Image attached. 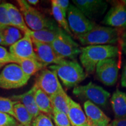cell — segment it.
Wrapping results in <instances>:
<instances>
[{
  "label": "cell",
  "instance_id": "cell-37",
  "mask_svg": "<svg viewBox=\"0 0 126 126\" xmlns=\"http://www.w3.org/2000/svg\"><path fill=\"white\" fill-rule=\"evenodd\" d=\"M89 126H108V123H89Z\"/></svg>",
  "mask_w": 126,
  "mask_h": 126
},
{
  "label": "cell",
  "instance_id": "cell-20",
  "mask_svg": "<svg viewBox=\"0 0 126 126\" xmlns=\"http://www.w3.org/2000/svg\"><path fill=\"white\" fill-rule=\"evenodd\" d=\"M61 29V28L57 26L53 29H44L36 31L31 30L29 34L32 40L51 45Z\"/></svg>",
  "mask_w": 126,
  "mask_h": 126
},
{
  "label": "cell",
  "instance_id": "cell-13",
  "mask_svg": "<svg viewBox=\"0 0 126 126\" xmlns=\"http://www.w3.org/2000/svg\"><path fill=\"white\" fill-rule=\"evenodd\" d=\"M32 42L37 60L46 67L49 64H59L64 59L54 51L50 44L41 43L33 40Z\"/></svg>",
  "mask_w": 126,
  "mask_h": 126
},
{
  "label": "cell",
  "instance_id": "cell-10",
  "mask_svg": "<svg viewBox=\"0 0 126 126\" xmlns=\"http://www.w3.org/2000/svg\"><path fill=\"white\" fill-rule=\"evenodd\" d=\"M34 85L49 96L63 89L56 72L47 68L41 70Z\"/></svg>",
  "mask_w": 126,
  "mask_h": 126
},
{
  "label": "cell",
  "instance_id": "cell-6",
  "mask_svg": "<svg viewBox=\"0 0 126 126\" xmlns=\"http://www.w3.org/2000/svg\"><path fill=\"white\" fill-rule=\"evenodd\" d=\"M72 93L77 97L87 99L96 106H106L110 94L101 86L92 82L85 85H78L74 88Z\"/></svg>",
  "mask_w": 126,
  "mask_h": 126
},
{
  "label": "cell",
  "instance_id": "cell-9",
  "mask_svg": "<svg viewBox=\"0 0 126 126\" xmlns=\"http://www.w3.org/2000/svg\"><path fill=\"white\" fill-rule=\"evenodd\" d=\"M119 67L115 58L101 61L96 67L98 79L106 86L114 85L117 82Z\"/></svg>",
  "mask_w": 126,
  "mask_h": 126
},
{
  "label": "cell",
  "instance_id": "cell-8",
  "mask_svg": "<svg viewBox=\"0 0 126 126\" xmlns=\"http://www.w3.org/2000/svg\"><path fill=\"white\" fill-rule=\"evenodd\" d=\"M67 18L69 28L76 37L87 33L96 25L94 22L88 19L72 4L69 6L67 12Z\"/></svg>",
  "mask_w": 126,
  "mask_h": 126
},
{
  "label": "cell",
  "instance_id": "cell-7",
  "mask_svg": "<svg viewBox=\"0 0 126 126\" xmlns=\"http://www.w3.org/2000/svg\"><path fill=\"white\" fill-rule=\"evenodd\" d=\"M51 46L54 51L64 59H74L81 53V48L78 44L62 29Z\"/></svg>",
  "mask_w": 126,
  "mask_h": 126
},
{
  "label": "cell",
  "instance_id": "cell-30",
  "mask_svg": "<svg viewBox=\"0 0 126 126\" xmlns=\"http://www.w3.org/2000/svg\"><path fill=\"white\" fill-rule=\"evenodd\" d=\"M11 26L8 15L7 3L0 4V30L6 26Z\"/></svg>",
  "mask_w": 126,
  "mask_h": 126
},
{
  "label": "cell",
  "instance_id": "cell-1",
  "mask_svg": "<svg viewBox=\"0 0 126 126\" xmlns=\"http://www.w3.org/2000/svg\"><path fill=\"white\" fill-rule=\"evenodd\" d=\"M120 54L119 47L113 45L87 46L81 48L79 60L86 73L93 74L101 61L116 58Z\"/></svg>",
  "mask_w": 126,
  "mask_h": 126
},
{
  "label": "cell",
  "instance_id": "cell-19",
  "mask_svg": "<svg viewBox=\"0 0 126 126\" xmlns=\"http://www.w3.org/2000/svg\"><path fill=\"white\" fill-rule=\"evenodd\" d=\"M116 119L126 117V94L117 90L110 99Z\"/></svg>",
  "mask_w": 126,
  "mask_h": 126
},
{
  "label": "cell",
  "instance_id": "cell-32",
  "mask_svg": "<svg viewBox=\"0 0 126 126\" xmlns=\"http://www.w3.org/2000/svg\"><path fill=\"white\" fill-rule=\"evenodd\" d=\"M17 61H18V58L15 57L11 54L5 48L0 46V63H4V64L12 63L16 64L17 63Z\"/></svg>",
  "mask_w": 126,
  "mask_h": 126
},
{
  "label": "cell",
  "instance_id": "cell-33",
  "mask_svg": "<svg viewBox=\"0 0 126 126\" xmlns=\"http://www.w3.org/2000/svg\"><path fill=\"white\" fill-rule=\"evenodd\" d=\"M55 2L60 8L63 13L67 16V12L70 6V1L68 0H55Z\"/></svg>",
  "mask_w": 126,
  "mask_h": 126
},
{
  "label": "cell",
  "instance_id": "cell-17",
  "mask_svg": "<svg viewBox=\"0 0 126 126\" xmlns=\"http://www.w3.org/2000/svg\"><path fill=\"white\" fill-rule=\"evenodd\" d=\"M85 112L89 123H109L110 119L102 111L98 106L92 102L86 100L83 103Z\"/></svg>",
  "mask_w": 126,
  "mask_h": 126
},
{
  "label": "cell",
  "instance_id": "cell-25",
  "mask_svg": "<svg viewBox=\"0 0 126 126\" xmlns=\"http://www.w3.org/2000/svg\"><path fill=\"white\" fill-rule=\"evenodd\" d=\"M15 119L22 126H32L33 122L32 116L28 112L24 106L19 102H17L14 105Z\"/></svg>",
  "mask_w": 126,
  "mask_h": 126
},
{
  "label": "cell",
  "instance_id": "cell-44",
  "mask_svg": "<svg viewBox=\"0 0 126 126\" xmlns=\"http://www.w3.org/2000/svg\"></svg>",
  "mask_w": 126,
  "mask_h": 126
},
{
  "label": "cell",
  "instance_id": "cell-5",
  "mask_svg": "<svg viewBox=\"0 0 126 126\" xmlns=\"http://www.w3.org/2000/svg\"><path fill=\"white\" fill-rule=\"evenodd\" d=\"M30 78L18 64L11 63L5 66L0 72V88L11 89L22 87L27 84Z\"/></svg>",
  "mask_w": 126,
  "mask_h": 126
},
{
  "label": "cell",
  "instance_id": "cell-28",
  "mask_svg": "<svg viewBox=\"0 0 126 126\" xmlns=\"http://www.w3.org/2000/svg\"><path fill=\"white\" fill-rule=\"evenodd\" d=\"M52 117L56 126H72L67 114L53 109Z\"/></svg>",
  "mask_w": 126,
  "mask_h": 126
},
{
  "label": "cell",
  "instance_id": "cell-41",
  "mask_svg": "<svg viewBox=\"0 0 126 126\" xmlns=\"http://www.w3.org/2000/svg\"><path fill=\"white\" fill-rule=\"evenodd\" d=\"M122 1L123 2V4L126 6V0H123V1Z\"/></svg>",
  "mask_w": 126,
  "mask_h": 126
},
{
  "label": "cell",
  "instance_id": "cell-3",
  "mask_svg": "<svg viewBox=\"0 0 126 126\" xmlns=\"http://www.w3.org/2000/svg\"><path fill=\"white\" fill-rule=\"evenodd\" d=\"M123 32L121 29L96 25L89 32L77 37V39L82 45L86 46L111 45L119 42Z\"/></svg>",
  "mask_w": 126,
  "mask_h": 126
},
{
  "label": "cell",
  "instance_id": "cell-14",
  "mask_svg": "<svg viewBox=\"0 0 126 126\" xmlns=\"http://www.w3.org/2000/svg\"><path fill=\"white\" fill-rule=\"evenodd\" d=\"M11 54L18 59H33L37 60L34 50L32 39L29 33H25L22 38L9 47Z\"/></svg>",
  "mask_w": 126,
  "mask_h": 126
},
{
  "label": "cell",
  "instance_id": "cell-40",
  "mask_svg": "<svg viewBox=\"0 0 126 126\" xmlns=\"http://www.w3.org/2000/svg\"><path fill=\"white\" fill-rule=\"evenodd\" d=\"M5 64H4V63H0V70H1V69L2 68V67H4V66L5 65Z\"/></svg>",
  "mask_w": 126,
  "mask_h": 126
},
{
  "label": "cell",
  "instance_id": "cell-42",
  "mask_svg": "<svg viewBox=\"0 0 126 126\" xmlns=\"http://www.w3.org/2000/svg\"><path fill=\"white\" fill-rule=\"evenodd\" d=\"M108 126H113V124H112V123H110V124H109V125H108Z\"/></svg>",
  "mask_w": 126,
  "mask_h": 126
},
{
  "label": "cell",
  "instance_id": "cell-12",
  "mask_svg": "<svg viewBox=\"0 0 126 126\" xmlns=\"http://www.w3.org/2000/svg\"><path fill=\"white\" fill-rule=\"evenodd\" d=\"M102 23L116 29H126V6L122 1L117 2L110 8Z\"/></svg>",
  "mask_w": 126,
  "mask_h": 126
},
{
  "label": "cell",
  "instance_id": "cell-18",
  "mask_svg": "<svg viewBox=\"0 0 126 126\" xmlns=\"http://www.w3.org/2000/svg\"><path fill=\"white\" fill-rule=\"evenodd\" d=\"M7 9L11 26L19 29L24 33H29L31 30L26 25L22 14L18 8L11 3H7Z\"/></svg>",
  "mask_w": 126,
  "mask_h": 126
},
{
  "label": "cell",
  "instance_id": "cell-35",
  "mask_svg": "<svg viewBox=\"0 0 126 126\" xmlns=\"http://www.w3.org/2000/svg\"><path fill=\"white\" fill-rule=\"evenodd\" d=\"M113 126H126V117L115 119L111 122Z\"/></svg>",
  "mask_w": 126,
  "mask_h": 126
},
{
  "label": "cell",
  "instance_id": "cell-43",
  "mask_svg": "<svg viewBox=\"0 0 126 126\" xmlns=\"http://www.w3.org/2000/svg\"><path fill=\"white\" fill-rule=\"evenodd\" d=\"M0 2H1V1H0Z\"/></svg>",
  "mask_w": 126,
  "mask_h": 126
},
{
  "label": "cell",
  "instance_id": "cell-29",
  "mask_svg": "<svg viewBox=\"0 0 126 126\" xmlns=\"http://www.w3.org/2000/svg\"><path fill=\"white\" fill-rule=\"evenodd\" d=\"M32 126H54L51 117L41 113L38 116L33 120Z\"/></svg>",
  "mask_w": 126,
  "mask_h": 126
},
{
  "label": "cell",
  "instance_id": "cell-4",
  "mask_svg": "<svg viewBox=\"0 0 126 126\" xmlns=\"http://www.w3.org/2000/svg\"><path fill=\"white\" fill-rule=\"evenodd\" d=\"M17 2L19 6L20 11L22 14L25 22L29 29L36 31L44 29H53L57 27L55 23L47 19L43 14L25 0H19Z\"/></svg>",
  "mask_w": 126,
  "mask_h": 126
},
{
  "label": "cell",
  "instance_id": "cell-2",
  "mask_svg": "<svg viewBox=\"0 0 126 126\" xmlns=\"http://www.w3.org/2000/svg\"><path fill=\"white\" fill-rule=\"evenodd\" d=\"M49 69L56 72L58 78L68 89L78 86L87 77L83 68L75 60L64 59L59 64L50 66Z\"/></svg>",
  "mask_w": 126,
  "mask_h": 126
},
{
  "label": "cell",
  "instance_id": "cell-34",
  "mask_svg": "<svg viewBox=\"0 0 126 126\" xmlns=\"http://www.w3.org/2000/svg\"><path fill=\"white\" fill-rule=\"evenodd\" d=\"M119 43L120 45L121 49L126 54V31L123 32Z\"/></svg>",
  "mask_w": 126,
  "mask_h": 126
},
{
  "label": "cell",
  "instance_id": "cell-38",
  "mask_svg": "<svg viewBox=\"0 0 126 126\" xmlns=\"http://www.w3.org/2000/svg\"><path fill=\"white\" fill-rule=\"evenodd\" d=\"M27 1L29 5H36L39 2V1H38V0H28V1Z\"/></svg>",
  "mask_w": 126,
  "mask_h": 126
},
{
  "label": "cell",
  "instance_id": "cell-22",
  "mask_svg": "<svg viewBox=\"0 0 126 126\" xmlns=\"http://www.w3.org/2000/svg\"><path fill=\"white\" fill-rule=\"evenodd\" d=\"M17 63L26 75L31 77L45 68L46 66L39 60L33 59H18Z\"/></svg>",
  "mask_w": 126,
  "mask_h": 126
},
{
  "label": "cell",
  "instance_id": "cell-16",
  "mask_svg": "<svg viewBox=\"0 0 126 126\" xmlns=\"http://www.w3.org/2000/svg\"><path fill=\"white\" fill-rule=\"evenodd\" d=\"M36 89V86L34 85L33 87L26 92L12 96V99L14 101L22 104L33 119L41 113L36 106L34 100V92Z\"/></svg>",
  "mask_w": 126,
  "mask_h": 126
},
{
  "label": "cell",
  "instance_id": "cell-11",
  "mask_svg": "<svg viewBox=\"0 0 126 126\" xmlns=\"http://www.w3.org/2000/svg\"><path fill=\"white\" fill-rule=\"evenodd\" d=\"M75 6L88 19L94 22L105 13L108 5L102 0H73Z\"/></svg>",
  "mask_w": 126,
  "mask_h": 126
},
{
  "label": "cell",
  "instance_id": "cell-21",
  "mask_svg": "<svg viewBox=\"0 0 126 126\" xmlns=\"http://www.w3.org/2000/svg\"><path fill=\"white\" fill-rule=\"evenodd\" d=\"M34 100L40 112L52 117L53 108L49 96L36 88L34 92Z\"/></svg>",
  "mask_w": 126,
  "mask_h": 126
},
{
  "label": "cell",
  "instance_id": "cell-23",
  "mask_svg": "<svg viewBox=\"0 0 126 126\" xmlns=\"http://www.w3.org/2000/svg\"><path fill=\"white\" fill-rule=\"evenodd\" d=\"M49 97L53 109L67 114L68 99L70 96L67 95L64 89L60 91Z\"/></svg>",
  "mask_w": 126,
  "mask_h": 126
},
{
  "label": "cell",
  "instance_id": "cell-36",
  "mask_svg": "<svg viewBox=\"0 0 126 126\" xmlns=\"http://www.w3.org/2000/svg\"><path fill=\"white\" fill-rule=\"evenodd\" d=\"M121 85L123 87L126 88V64L124 65L123 69L122 78H121Z\"/></svg>",
  "mask_w": 126,
  "mask_h": 126
},
{
  "label": "cell",
  "instance_id": "cell-24",
  "mask_svg": "<svg viewBox=\"0 0 126 126\" xmlns=\"http://www.w3.org/2000/svg\"><path fill=\"white\" fill-rule=\"evenodd\" d=\"M0 31L2 33L5 46H12L16 42L22 38V33L21 31L11 26H6Z\"/></svg>",
  "mask_w": 126,
  "mask_h": 126
},
{
  "label": "cell",
  "instance_id": "cell-39",
  "mask_svg": "<svg viewBox=\"0 0 126 126\" xmlns=\"http://www.w3.org/2000/svg\"><path fill=\"white\" fill-rule=\"evenodd\" d=\"M3 44H4V40H3L2 33H1V31H0V45H3Z\"/></svg>",
  "mask_w": 126,
  "mask_h": 126
},
{
  "label": "cell",
  "instance_id": "cell-15",
  "mask_svg": "<svg viewBox=\"0 0 126 126\" xmlns=\"http://www.w3.org/2000/svg\"><path fill=\"white\" fill-rule=\"evenodd\" d=\"M67 116L72 126H89L85 113L80 105L70 97Z\"/></svg>",
  "mask_w": 126,
  "mask_h": 126
},
{
  "label": "cell",
  "instance_id": "cell-31",
  "mask_svg": "<svg viewBox=\"0 0 126 126\" xmlns=\"http://www.w3.org/2000/svg\"><path fill=\"white\" fill-rule=\"evenodd\" d=\"M0 126H22L15 118L0 112Z\"/></svg>",
  "mask_w": 126,
  "mask_h": 126
},
{
  "label": "cell",
  "instance_id": "cell-27",
  "mask_svg": "<svg viewBox=\"0 0 126 126\" xmlns=\"http://www.w3.org/2000/svg\"><path fill=\"white\" fill-rule=\"evenodd\" d=\"M17 102L12 100L7 97H0V112L9 114L15 118L14 113V105Z\"/></svg>",
  "mask_w": 126,
  "mask_h": 126
},
{
  "label": "cell",
  "instance_id": "cell-26",
  "mask_svg": "<svg viewBox=\"0 0 126 126\" xmlns=\"http://www.w3.org/2000/svg\"><path fill=\"white\" fill-rule=\"evenodd\" d=\"M51 11L53 14V17L55 20H56L58 24L63 30L68 34L69 35H71L72 32H71L70 28H69L68 24L67 19V16H65L63 13L61 9H60L58 5L55 2V0L51 1Z\"/></svg>",
  "mask_w": 126,
  "mask_h": 126
}]
</instances>
